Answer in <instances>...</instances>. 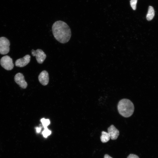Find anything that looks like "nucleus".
<instances>
[{
	"label": "nucleus",
	"mask_w": 158,
	"mask_h": 158,
	"mask_svg": "<svg viewBox=\"0 0 158 158\" xmlns=\"http://www.w3.org/2000/svg\"><path fill=\"white\" fill-rule=\"evenodd\" d=\"M52 31L55 39L61 43L67 42L71 38V29L66 23L62 21L54 22L52 26Z\"/></svg>",
	"instance_id": "f257e3e1"
},
{
	"label": "nucleus",
	"mask_w": 158,
	"mask_h": 158,
	"mask_svg": "<svg viewBox=\"0 0 158 158\" xmlns=\"http://www.w3.org/2000/svg\"><path fill=\"white\" fill-rule=\"evenodd\" d=\"M119 114L125 117H128L133 114L134 107L133 103L130 100L124 99L120 100L117 106Z\"/></svg>",
	"instance_id": "f03ea898"
},
{
	"label": "nucleus",
	"mask_w": 158,
	"mask_h": 158,
	"mask_svg": "<svg viewBox=\"0 0 158 158\" xmlns=\"http://www.w3.org/2000/svg\"><path fill=\"white\" fill-rule=\"evenodd\" d=\"M0 62L1 66L6 70H11L13 68L12 59L8 56L2 57L0 59Z\"/></svg>",
	"instance_id": "7ed1b4c3"
},
{
	"label": "nucleus",
	"mask_w": 158,
	"mask_h": 158,
	"mask_svg": "<svg viewBox=\"0 0 158 158\" xmlns=\"http://www.w3.org/2000/svg\"><path fill=\"white\" fill-rule=\"evenodd\" d=\"M10 42L5 37H0V54L5 55L9 51Z\"/></svg>",
	"instance_id": "20e7f679"
},
{
	"label": "nucleus",
	"mask_w": 158,
	"mask_h": 158,
	"mask_svg": "<svg viewBox=\"0 0 158 158\" xmlns=\"http://www.w3.org/2000/svg\"><path fill=\"white\" fill-rule=\"evenodd\" d=\"M31 54L33 56H35L38 63H43L46 58L47 56L43 51L40 49H37L36 50L32 49L31 50Z\"/></svg>",
	"instance_id": "39448f33"
},
{
	"label": "nucleus",
	"mask_w": 158,
	"mask_h": 158,
	"mask_svg": "<svg viewBox=\"0 0 158 158\" xmlns=\"http://www.w3.org/2000/svg\"><path fill=\"white\" fill-rule=\"evenodd\" d=\"M14 80L21 88L25 89L27 87L28 84L25 80L23 74L20 73H17L15 76Z\"/></svg>",
	"instance_id": "423d86ee"
},
{
	"label": "nucleus",
	"mask_w": 158,
	"mask_h": 158,
	"mask_svg": "<svg viewBox=\"0 0 158 158\" xmlns=\"http://www.w3.org/2000/svg\"><path fill=\"white\" fill-rule=\"evenodd\" d=\"M30 56L29 55L27 54L22 58L17 59L15 61V65L17 67H23L30 62Z\"/></svg>",
	"instance_id": "0eeeda50"
},
{
	"label": "nucleus",
	"mask_w": 158,
	"mask_h": 158,
	"mask_svg": "<svg viewBox=\"0 0 158 158\" xmlns=\"http://www.w3.org/2000/svg\"><path fill=\"white\" fill-rule=\"evenodd\" d=\"M38 80L43 85L48 84L49 82V75L48 72L45 70L42 71L38 76Z\"/></svg>",
	"instance_id": "6e6552de"
},
{
	"label": "nucleus",
	"mask_w": 158,
	"mask_h": 158,
	"mask_svg": "<svg viewBox=\"0 0 158 158\" xmlns=\"http://www.w3.org/2000/svg\"><path fill=\"white\" fill-rule=\"evenodd\" d=\"M108 133L110 138L112 140L117 139L119 134V130L113 125L108 128Z\"/></svg>",
	"instance_id": "1a4fd4ad"
},
{
	"label": "nucleus",
	"mask_w": 158,
	"mask_h": 158,
	"mask_svg": "<svg viewBox=\"0 0 158 158\" xmlns=\"http://www.w3.org/2000/svg\"><path fill=\"white\" fill-rule=\"evenodd\" d=\"M154 11L153 7L149 6L148 11L146 15V18L148 21H150L152 19L154 16Z\"/></svg>",
	"instance_id": "9d476101"
},
{
	"label": "nucleus",
	"mask_w": 158,
	"mask_h": 158,
	"mask_svg": "<svg viewBox=\"0 0 158 158\" xmlns=\"http://www.w3.org/2000/svg\"><path fill=\"white\" fill-rule=\"evenodd\" d=\"M110 138L108 133L104 131L102 132V135L100 137L101 142L103 143H105L108 141Z\"/></svg>",
	"instance_id": "9b49d317"
},
{
	"label": "nucleus",
	"mask_w": 158,
	"mask_h": 158,
	"mask_svg": "<svg viewBox=\"0 0 158 158\" xmlns=\"http://www.w3.org/2000/svg\"><path fill=\"white\" fill-rule=\"evenodd\" d=\"M40 121L44 128L47 127L50 123L49 120L48 119H46L44 118H42L40 120Z\"/></svg>",
	"instance_id": "f8f14e48"
},
{
	"label": "nucleus",
	"mask_w": 158,
	"mask_h": 158,
	"mask_svg": "<svg viewBox=\"0 0 158 158\" xmlns=\"http://www.w3.org/2000/svg\"><path fill=\"white\" fill-rule=\"evenodd\" d=\"M44 129L42 132V133L45 138H47L51 133V131L47 127L44 128Z\"/></svg>",
	"instance_id": "ddd939ff"
},
{
	"label": "nucleus",
	"mask_w": 158,
	"mask_h": 158,
	"mask_svg": "<svg viewBox=\"0 0 158 158\" xmlns=\"http://www.w3.org/2000/svg\"><path fill=\"white\" fill-rule=\"evenodd\" d=\"M137 0H130V1L131 6L133 10L136 9V6Z\"/></svg>",
	"instance_id": "4468645a"
},
{
	"label": "nucleus",
	"mask_w": 158,
	"mask_h": 158,
	"mask_svg": "<svg viewBox=\"0 0 158 158\" xmlns=\"http://www.w3.org/2000/svg\"><path fill=\"white\" fill-rule=\"evenodd\" d=\"M127 158H139L137 155L133 154H130L127 157Z\"/></svg>",
	"instance_id": "2eb2a0df"
},
{
	"label": "nucleus",
	"mask_w": 158,
	"mask_h": 158,
	"mask_svg": "<svg viewBox=\"0 0 158 158\" xmlns=\"http://www.w3.org/2000/svg\"><path fill=\"white\" fill-rule=\"evenodd\" d=\"M42 129L41 127H37L36 128V132L37 133H38L40 132Z\"/></svg>",
	"instance_id": "dca6fc26"
},
{
	"label": "nucleus",
	"mask_w": 158,
	"mask_h": 158,
	"mask_svg": "<svg viewBox=\"0 0 158 158\" xmlns=\"http://www.w3.org/2000/svg\"><path fill=\"white\" fill-rule=\"evenodd\" d=\"M104 158H112V157H110L109 155L107 154H105L104 157Z\"/></svg>",
	"instance_id": "f3484780"
}]
</instances>
